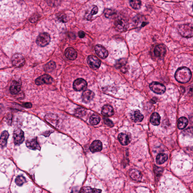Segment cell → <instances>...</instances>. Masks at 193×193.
<instances>
[{"instance_id":"cell-5","label":"cell","mask_w":193,"mask_h":193,"mask_svg":"<svg viewBox=\"0 0 193 193\" xmlns=\"http://www.w3.org/2000/svg\"><path fill=\"white\" fill-rule=\"evenodd\" d=\"M114 25L116 30L122 32L127 30L128 28V23L125 19L122 18H118L116 20Z\"/></svg>"},{"instance_id":"cell-16","label":"cell","mask_w":193,"mask_h":193,"mask_svg":"<svg viewBox=\"0 0 193 193\" xmlns=\"http://www.w3.org/2000/svg\"><path fill=\"white\" fill-rule=\"evenodd\" d=\"M21 85H22L21 82L16 81H13L9 88L10 92L11 94L13 95L17 94L21 91Z\"/></svg>"},{"instance_id":"cell-34","label":"cell","mask_w":193,"mask_h":193,"mask_svg":"<svg viewBox=\"0 0 193 193\" xmlns=\"http://www.w3.org/2000/svg\"><path fill=\"white\" fill-rule=\"evenodd\" d=\"M104 14L105 15V17L109 18L115 14V12L113 10L107 9L104 11Z\"/></svg>"},{"instance_id":"cell-17","label":"cell","mask_w":193,"mask_h":193,"mask_svg":"<svg viewBox=\"0 0 193 193\" xmlns=\"http://www.w3.org/2000/svg\"><path fill=\"white\" fill-rule=\"evenodd\" d=\"M94 93L93 91L89 90H87L83 93L82 100L85 103H88L92 100L94 98Z\"/></svg>"},{"instance_id":"cell-14","label":"cell","mask_w":193,"mask_h":193,"mask_svg":"<svg viewBox=\"0 0 193 193\" xmlns=\"http://www.w3.org/2000/svg\"><path fill=\"white\" fill-rule=\"evenodd\" d=\"M65 55L69 60H73L77 58L78 53L74 48H68L65 51Z\"/></svg>"},{"instance_id":"cell-12","label":"cell","mask_w":193,"mask_h":193,"mask_svg":"<svg viewBox=\"0 0 193 193\" xmlns=\"http://www.w3.org/2000/svg\"><path fill=\"white\" fill-rule=\"evenodd\" d=\"M116 68L120 70L122 73L127 72L128 70V65L127 60L125 59H122L118 60L115 64Z\"/></svg>"},{"instance_id":"cell-38","label":"cell","mask_w":193,"mask_h":193,"mask_svg":"<svg viewBox=\"0 0 193 193\" xmlns=\"http://www.w3.org/2000/svg\"><path fill=\"white\" fill-rule=\"evenodd\" d=\"M58 19L60 21L63 22H66V15L64 14H60L58 16Z\"/></svg>"},{"instance_id":"cell-20","label":"cell","mask_w":193,"mask_h":193,"mask_svg":"<svg viewBox=\"0 0 193 193\" xmlns=\"http://www.w3.org/2000/svg\"><path fill=\"white\" fill-rule=\"evenodd\" d=\"M143 115L141 113L140 111L138 110H135L131 113V119L134 122H140L143 120Z\"/></svg>"},{"instance_id":"cell-31","label":"cell","mask_w":193,"mask_h":193,"mask_svg":"<svg viewBox=\"0 0 193 193\" xmlns=\"http://www.w3.org/2000/svg\"><path fill=\"white\" fill-rule=\"evenodd\" d=\"M130 4L131 6L133 9H139L141 6L142 2L140 1H130Z\"/></svg>"},{"instance_id":"cell-37","label":"cell","mask_w":193,"mask_h":193,"mask_svg":"<svg viewBox=\"0 0 193 193\" xmlns=\"http://www.w3.org/2000/svg\"><path fill=\"white\" fill-rule=\"evenodd\" d=\"M104 122L106 125H107L109 127H112L114 126L113 123L109 119H104Z\"/></svg>"},{"instance_id":"cell-22","label":"cell","mask_w":193,"mask_h":193,"mask_svg":"<svg viewBox=\"0 0 193 193\" xmlns=\"http://www.w3.org/2000/svg\"><path fill=\"white\" fill-rule=\"evenodd\" d=\"M129 175L131 178L134 180L140 181L142 179L141 173L137 169H132L130 171Z\"/></svg>"},{"instance_id":"cell-30","label":"cell","mask_w":193,"mask_h":193,"mask_svg":"<svg viewBox=\"0 0 193 193\" xmlns=\"http://www.w3.org/2000/svg\"><path fill=\"white\" fill-rule=\"evenodd\" d=\"M86 111L85 109L82 108H79L76 109L74 112V115L76 117H81L85 115Z\"/></svg>"},{"instance_id":"cell-25","label":"cell","mask_w":193,"mask_h":193,"mask_svg":"<svg viewBox=\"0 0 193 193\" xmlns=\"http://www.w3.org/2000/svg\"><path fill=\"white\" fill-rule=\"evenodd\" d=\"M188 124V120L185 117L180 118L178 120V127L180 130H183L187 127Z\"/></svg>"},{"instance_id":"cell-40","label":"cell","mask_w":193,"mask_h":193,"mask_svg":"<svg viewBox=\"0 0 193 193\" xmlns=\"http://www.w3.org/2000/svg\"><path fill=\"white\" fill-rule=\"evenodd\" d=\"M78 35L80 38H83V37H85V32H83V31H80L78 32Z\"/></svg>"},{"instance_id":"cell-9","label":"cell","mask_w":193,"mask_h":193,"mask_svg":"<svg viewBox=\"0 0 193 193\" xmlns=\"http://www.w3.org/2000/svg\"><path fill=\"white\" fill-rule=\"evenodd\" d=\"M87 83L83 78H79L75 80L73 83V88L75 91H79L86 89Z\"/></svg>"},{"instance_id":"cell-19","label":"cell","mask_w":193,"mask_h":193,"mask_svg":"<svg viewBox=\"0 0 193 193\" xmlns=\"http://www.w3.org/2000/svg\"><path fill=\"white\" fill-rule=\"evenodd\" d=\"M101 114L105 117H111L114 115V109L110 105L106 104L103 106L101 110Z\"/></svg>"},{"instance_id":"cell-35","label":"cell","mask_w":193,"mask_h":193,"mask_svg":"<svg viewBox=\"0 0 193 193\" xmlns=\"http://www.w3.org/2000/svg\"><path fill=\"white\" fill-rule=\"evenodd\" d=\"M184 134L186 135L189 136V137H193V127H191L183 132Z\"/></svg>"},{"instance_id":"cell-39","label":"cell","mask_w":193,"mask_h":193,"mask_svg":"<svg viewBox=\"0 0 193 193\" xmlns=\"http://www.w3.org/2000/svg\"><path fill=\"white\" fill-rule=\"evenodd\" d=\"M154 170L155 174L157 175L161 174L162 171V170L161 168H158L157 167H155Z\"/></svg>"},{"instance_id":"cell-3","label":"cell","mask_w":193,"mask_h":193,"mask_svg":"<svg viewBox=\"0 0 193 193\" xmlns=\"http://www.w3.org/2000/svg\"><path fill=\"white\" fill-rule=\"evenodd\" d=\"M11 62L13 66L16 68H21L25 64V60L23 56L21 54H14L11 58Z\"/></svg>"},{"instance_id":"cell-27","label":"cell","mask_w":193,"mask_h":193,"mask_svg":"<svg viewBox=\"0 0 193 193\" xmlns=\"http://www.w3.org/2000/svg\"><path fill=\"white\" fill-rule=\"evenodd\" d=\"M168 159L167 155L165 153H160L157 157L156 162L158 165H161L166 161Z\"/></svg>"},{"instance_id":"cell-1","label":"cell","mask_w":193,"mask_h":193,"mask_svg":"<svg viewBox=\"0 0 193 193\" xmlns=\"http://www.w3.org/2000/svg\"><path fill=\"white\" fill-rule=\"evenodd\" d=\"M192 73L189 69L186 67L178 68L175 74V78L180 83H185L190 81L192 78Z\"/></svg>"},{"instance_id":"cell-32","label":"cell","mask_w":193,"mask_h":193,"mask_svg":"<svg viewBox=\"0 0 193 193\" xmlns=\"http://www.w3.org/2000/svg\"><path fill=\"white\" fill-rule=\"evenodd\" d=\"M16 183L17 185L21 186L26 182L25 178L22 176H18L16 179Z\"/></svg>"},{"instance_id":"cell-10","label":"cell","mask_w":193,"mask_h":193,"mask_svg":"<svg viewBox=\"0 0 193 193\" xmlns=\"http://www.w3.org/2000/svg\"><path fill=\"white\" fill-rule=\"evenodd\" d=\"M53 79L48 74H44L37 78L35 81L36 84L37 85L44 84H50L53 82Z\"/></svg>"},{"instance_id":"cell-18","label":"cell","mask_w":193,"mask_h":193,"mask_svg":"<svg viewBox=\"0 0 193 193\" xmlns=\"http://www.w3.org/2000/svg\"><path fill=\"white\" fill-rule=\"evenodd\" d=\"M102 149V144L100 141L96 140L93 142L90 147V150L92 153L100 151Z\"/></svg>"},{"instance_id":"cell-36","label":"cell","mask_w":193,"mask_h":193,"mask_svg":"<svg viewBox=\"0 0 193 193\" xmlns=\"http://www.w3.org/2000/svg\"><path fill=\"white\" fill-rule=\"evenodd\" d=\"M39 17L38 15H37V14H34L30 17L29 21H30L32 23H34L37 22V21L38 20Z\"/></svg>"},{"instance_id":"cell-26","label":"cell","mask_w":193,"mask_h":193,"mask_svg":"<svg viewBox=\"0 0 193 193\" xmlns=\"http://www.w3.org/2000/svg\"><path fill=\"white\" fill-rule=\"evenodd\" d=\"M9 137V134L6 131H4L1 134V146L2 148H4L6 146L8 138Z\"/></svg>"},{"instance_id":"cell-8","label":"cell","mask_w":193,"mask_h":193,"mask_svg":"<svg viewBox=\"0 0 193 193\" xmlns=\"http://www.w3.org/2000/svg\"><path fill=\"white\" fill-rule=\"evenodd\" d=\"M13 138L15 144H21L23 142L25 139L23 131L19 129L15 130L13 133Z\"/></svg>"},{"instance_id":"cell-11","label":"cell","mask_w":193,"mask_h":193,"mask_svg":"<svg viewBox=\"0 0 193 193\" xmlns=\"http://www.w3.org/2000/svg\"><path fill=\"white\" fill-rule=\"evenodd\" d=\"M154 54L157 58H162L165 56L166 52V47L163 44L157 45L154 49Z\"/></svg>"},{"instance_id":"cell-13","label":"cell","mask_w":193,"mask_h":193,"mask_svg":"<svg viewBox=\"0 0 193 193\" xmlns=\"http://www.w3.org/2000/svg\"><path fill=\"white\" fill-rule=\"evenodd\" d=\"M95 50L98 56L102 59H105L108 55V52L102 45H97L95 47Z\"/></svg>"},{"instance_id":"cell-28","label":"cell","mask_w":193,"mask_h":193,"mask_svg":"<svg viewBox=\"0 0 193 193\" xmlns=\"http://www.w3.org/2000/svg\"><path fill=\"white\" fill-rule=\"evenodd\" d=\"M101 190L92 188L91 187H84L80 193H101Z\"/></svg>"},{"instance_id":"cell-33","label":"cell","mask_w":193,"mask_h":193,"mask_svg":"<svg viewBox=\"0 0 193 193\" xmlns=\"http://www.w3.org/2000/svg\"><path fill=\"white\" fill-rule=\"evenodd\" d=\"M55 64L53 61H51L45 65V69L46 71H51L55 68Z\"/></svg>"},{"instance_id":"cell-21","label":"cell","mask_w":193,"mask_h":193,"mask_svg":"<svg viewBox=\"0 0 193 193\" xmlns=\"http://www.w3.org/2000/svg\"><path fill=\"white\" fill-rule=\"evenodd\" d=\"M118 139L121 144L123 146L128 145L131 142V139L129 135L124 133L119 134Z\"/></svg>"},{"instance_id":"cell-24","label":"cell","mask_w":193,"mask_h":193,"mask_svg":"<svg viewBox=\"0 0 193 193\" xmlns=\"http://www.w3.org/2000/svg\"><path fill=\"white\" fill-rule=\"evenodd\" d=\"M150 122L153 125H159L160 122V117L159 114L157 112L153 113L150 117Z\"/></svg>"},{"instance_id":"cell-15","label":"cell","mask_w":193,"mask_h":193,"mask_svg":"<svg viewBox=\"0 0 193 193\" xmlns=\"http://www.w3.org/2000/svg\"><path fill=\"white\" fill-rule=\"evenodd\" d=\"M26 145L29 149L32 150H40L39 146L36 138L31 139L27 141L26 142Z\"/></svg>"},{"instance_id":"cell-6","label":"cell","mask_w":193,"mask_h":193,"mask_svg":"<svg viewBox=\"0 0 193 193\" xmlns=\"http://www.w3.org/2000/svg\"><path fill=\"white\" fill-rule=\"evenodd\" d=\"M150 89L156 94H162L166 91V88L164 85L156 81H153L149 85Z\"/></svg>"},{"instance_id":"cell-29","label":"cell","mask_w":193,"mask_h":193,"mask_svg":"<svg viewBox=\"0 0 193 193\" xmlns=\"http://www.w3.org/2000/svg\"><path fill=\"white\" fill-rule=\"evenodd\" d=\"M100 121V118L97 115L94 114L90 118L89 123L92 125H96Z\"/></svg>"},{"instance_id":"cell-7","label":"cell","mask_w":193,"mask_h":193,"mask_svg":"<svg viewBox=\"0 0 193 193\" xmlns=\"http://www.w3.org/2000/svg\"><path fill=\"white\" fill-rule=\"evenodd\" d=\"M87 62L88 65L93 70H96L100 66L101 62L99 59L93 55L88 57Z\"/></svg>"},{"instance_id":"cell-41","label":"cell","mask_w":193,"mask_h":193,"mask_svg":"<svg viewBox=\"0 0 193 193\" xmlns=\"http://www.w3.org/2000/svg\"><path fill=\"white\" fill-rule=\"evenodd\" d=\"M25 107L28 108H31L32 107V104L30 103H26L23 104Z\"/></svg>"},{"instance_id":"cell-23","label":"cell","mask_w":193,"mask_h":193,"mask_svg":"<svg viewBox=\"0 0 193 193\" xmlns=\"http://www.w3.org/2000/svg\"><path fill=\"white\" fill-rule=\"evenodd\" d=\"M98 11V9L97 6H92L91 9L89 10L88 12H86L85 14V19L88 21L90 20L93 15L97 13Z\"/></svg>"},{"instance_id":"cell-42","label":"cell","mask_w":193,"mask_h":193,"mask_svg":"<svg viewBox=\"0 0 193 193\" xmlns=\"http://www.w3.org/2000/svg\"><path fill=\"white\" fill-rule=\"evenodd\" d=\"M192 8L193 11V4H192Z\"/></svg>"},{"instance_id":"cell-4","label":"cell","mask_w":193,"mask_h":193,"mask_svg":"<svg viewBox=\"0 0 193 193\" xmlns=\"http://www.w3.org/2000/svg\"><path fill=\"white\" fill-rule=\"evenodd\" d=\"M51 37L50 35L46 32L39 34L36 39V43L39 46L44 47L50 43Z\"/></svg>"},{"instance_id":"cell-2","label":"cell","mask_w":193,"mask_h":193,"mask_svg":"<svg viewBox=\"0 0 193 193\" xmlns=\"http://www.w3.org/2000/svg\"><path fill=\"white\" fill-rule=\"evenodd\" d=\"M177 30L179 34L183 37L189 38L193 37V25L190 24H186L178 26Z\"/></svg>"}]
</instances>
